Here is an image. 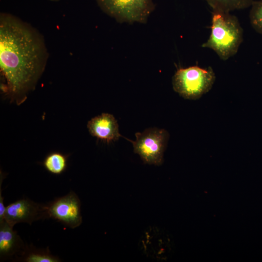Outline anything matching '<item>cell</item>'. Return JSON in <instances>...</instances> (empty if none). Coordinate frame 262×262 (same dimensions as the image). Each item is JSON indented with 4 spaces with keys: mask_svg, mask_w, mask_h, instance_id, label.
<instances>
[{
    "mask_svg": "<svg viewBox=\"0 0 262 262\" xmlns=\"http://www.w3.org/2000/svg\"><path fill=\"white\" fill-rule=\"evenodd\" d=\"M48 56L36 29L12 14L0 13V69L12 96L22 97L35 87Z\"/></svg>",
    "mask_w": 262,
    "mask_h": 262,
    "instance_id": "1",
    "label": "cell"
},
{
    "mask_svg": "<svg viewBox=\"0 0 262 262\" xmlns=\"http://www.w3.org/2000/svg\"><path fill=\"white\" fill-rule=\"evenodd\" d=\"M211 34L201 47L213 50L226 61L235 55L243 41V30L237 17L229 12L213 10Z\"/></svg>",
    "mask_w": 262,
    "mask_h": 262,
    "instance_id": "2",
    "label": "cell"
},
{
    "mask_svg": "<svg viewBox=\"0 0 262 262\" xmlns=\"http://www.w3.org/2000/svg\"><path fill=\"white\" fill-rule=\"evenodd\" d=\"M215 80V75L212 67L194 66L178 69L172 78V86L182 98L196 100L211 89Z\"/></svg>",
    "mask_w": 262,
    "mask_h": 262,
    "instance_id": "3",
    "label": "cell"
},
{
    "mask_svg": "<svg viewBox=\"0 0 262 262\" xmlns=\"http://www.w3.org/2000/svg\"><path fill=\"white\" fill-rule=\"evenodd\" d=\"M100 9L119 23H147L155 4L153 0H96Z\"/></svg>",
    "mask_w": 262,
    "mask_h": 262,
    "instance_id": "4",
    "label": "cell"
},
{
    "mask_svg": "<svg viewBox=\"0 0 262 262\" xmlns=\"http://www.w3.org/2000/svg\"><path fill=\"white\" fill-rule=\"evenodd\" d=\"M135 141H131L133 150L145 164L159 166L164 161V153L169 138L168 132L157 128H148L135 133Z\"/></svg>",
    "mask_w": 262,
    "mask_h": 262,
    "instance_id": "5",
    "label": "cell"
},
{
    "mask_svg": "<svg viewBox=\"0 0 262 262\" xmlns=\"http://www.w3.org/2000/svg\"><path fill=\"white\" fill-rule=\"evenodd\" d=\"M46 207L48 218L55 219L70 228L80 226L82 222L80 200L73 191L55 198Z\"/></svg>",
    "mask_w": 262,
    "mask_h": 262,
    "instance_id": "6",
    "label": "cell"
},
{
    "mask_svg": "<svg viewBox=\"0 0 262 262\" xmlns=\"http://www.w3.org/2000/svg\"><path fill=\"white\" fill-rule=\"evenodd\" d=\"M48 218L46 205L23 198L10 203L6 207L4 220L14 227L19 223L31 225L34 221Z\"/></svg>",
    "mask_w": 262,
    "mask_h": 262,
    "instance_id": "7",
    "label": "cell"
},
{
    "mask_svg": "<svg viewBox=\"0 0 262 262\" xmlns=\"http://www.w3.org/2000/svg\"><path fill=\"white\" fill-rule=\"evenodd\" d=\"M90 134L108 143L115 141L122 136L117 120L113 115L102 113L91 119L87 123Z\"/></svg>",
    "mask_w": 262,
    "mask_h": 262,
    "instance_id": "8",
    "label": "cell"
},
{
    "mask_svg": "<svg viewBox=\"0 0 262 262\" xmlns=\"http://www.w3.org/2000/svg\"><path fill=\"white\" fill-rule=\"evenodd\" d=\"M13 228L5 220L0 223V259L25 251L22 240Z\"/></svg>",
    "mask_w": 262,
    "mask_h": 262,
    "instance_id": "9",
    "label": "cell"
},
{
    "mask_svg": "<svg viewBox=\"0 0 262 262\" xmlns=\"http://www.w3.org/2000/svg\"><path fill=\"white\" fill-rule=\"evenodd\" d=\"M207 2L213 10L225 12L241 10L251 7L254 0H203Z\"/></svg>",
    "mask_w": 262,
    "mask_h": 262,
    "instance_id": "10",
    "label": "cell"
},
{
    "mask_svg": "<svg viewBox=\"0 0 262 262\" xmlns=\"http://www.w3.org/2000/svg\"><path fill=\"white\" fill-rule=\"evenodd\" d=\"M67 156L60 152H53L44 160L43 165L49 173L54 175L62 174L67 167Z\"/></svg>",
    "mask_w": 262,
    "mask_h": 262,
    "instance_id": "11",
    "label": "cell"
},
{
    "mask_svg": "<svg viewBox=\"0 0 262 262\" xmlns=\"http://www.w3.org/2000/svg\"><path fill=\"white\" fill-rule=\"evenodd\" d=\"M23 261L26 262H59L58 257L52 255L46 250H33L24 252Z\"/></svg>",
    "mask_w": 262,
    "mask_h": 262,
    "instance_id": "12",
    "label": "cell"
},
{
    "mask_svg": "<svg viewBox=\"0 0 262 262\" xmlns=\"http://www.w3.org/2000/svg\"><path fill=\"white\" fill-rule=\"evenodd\" d=\"M249 17L252 27L262 34V0L254 1L251 6Z\"/></svg>",
    "mask_w": 262,
    "mask_h": 262,
    "instance_id": "13",
    "label": "cell"
},
{
    "mask_svg": "<svg viewBox=\"0 0 262 262\" xmlns=\"http://www.w3.org/2000/svg\"><path fill=\"white\" fill-rule=\"evenodd\" d=\"M50 0V1H58L61 0Z\"/></svg>",
    "mask_w": 262,
    "mask_h": 262,
    "instance_id": "14",
    "label": "cell"
}]
</instances>
